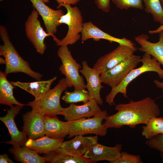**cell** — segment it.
Instances as JSON below:
<instances>
[{"label": "cell", "mask_w": 163, "mask_h": 163, "mask_svg": "<svg viewBox=\"0 0 163 163\" xmlns=\"http://www.w3.org/2000/svg\"><path fill=\"white\" fill-rule=\"evenodd\" d=\"M115 110L117 112L107 116L103 123L107 129H119L124 126L134 128L138 125L146 124L151 119L158 117L160 114L158 106L150 97L138 101L131 100L128 103L117 104Z\"/></svg>", "instance_id": "cell-1"}, {"label": "cell", "mask_w": 163, "mask_h": 163, "mask_svg": "<svg viewBox=\"0 0 163 163\" xmlns=\"http://www.w3.org/2000/svg\"><path fill=\"white\" fill-rule=\"evenodd\" d=\"M0 36L3 42L0 46V55L5 60V74L21 72L40 80L43 75L32 70L28 62L20 56L10 40L6 28L2 25L0 26Z\"/></svg>", "instance_id": "cell-2"}, {"label": "cell", "mask_w": 163, "mask_h": 163, "mask_svg": "<svg viewBox=\"0 0 163 163\" xmlns=\"http://www.w3.org/2000/svg\"><path fill=\"white\" fill-rule=\"evenodd\" d=\"M141 62L142 65L140 67L132 70L117 86L111 88L109 93L105 97V101L110 106L114 104V99L119 93L127 98V87L129 84L133 79L143 73L153 72H156L159 77L163 79V70L161 68L160 64L150 54L145 53L142 56Z\"/></svg>", "instance_id": "cell-3"}, {"label": "cell", "mask_w": 163, "mask_h": 163, "mask_svg": "<svg viewBox=\"0 0 163 163\" xmlns=\"http://www.w3.org/2000/svg\"><path fill=\"white\" fill-rule=\"evenodd\" d=\"M68 87L65 78L61 79L52 89H50L41 97L28 102L26 105L30 107L45 116L59 115L62 107L60 103L62 94Z\"/></svg>", "instance_id": "cell-4"}, {"label": "cell", "mask_w": 163, "mask_h": 163, "mask_svg": "<svg viewBox=\"0 0 163 163\" xmlns=\"http://www.w3.org/2000/svg\"><path fill=\"white\" fill-rule=\"evenodd\" d=\"M61 7L65 8L67 13L61 17L58 22L61 24H66L68 29L66 36L61 40L59 39L56 43L59 46H67L75 44L81 38L80 33L82 31L84 23L82 13L77 7L62 4L58 5L57 8H59Z\"/></svg>", "instance_id": "cell-5"}, {"label": "cell", "mask_w": 163, "mask_h": 163, "mask_svg": "<svg viewBox=\"0 0 163 163\" xmlns=\"http://www.w3.org/2000/svg\"><path fill=\"white\" fill-rule=\"evenodd\" d=\"M108 115L106 110H102L92 118L83 117L74 121H66L68 138L87 134L105 136L107 129L104 126L102 122Z\"/></svg>", "instance_id": "cell-6"}, {"label": "cell", "mask_w": 163, "mask_h": 163, "mask_svg": "<svg viewBox=\"0 0 163 163\" xmlns=\"http://www.w3.org/2000/svg\"><path fill=\"white\" fill-rule=\"evenodd\" d=\"M57 55L62 64L59 70L65 76L68 87H74L75 90L85 89L84 79L79 73L81 65L73 58L67 46H60Z\"/></svg>", "instance_id": "cell-7"}, {"label": "cell", "mask_w": 163, "mask_h": 163, "mask_svg": "<svg viewBox=\"0 0 163 163\" xmlns=\"http://www.w3.org/2000/svg\"><path fill=\"white\" fill-rule=\"evenodd\" d=\"M39 14L37 11L34 8L25 22V30L27 38L34 46L37 52L43 55L46 49L44 40L46 38L51 36L42 27L38 19Z\"/></svg>", "instance_id": "cell-8"}, {"label": "cell", "mask_w": 163, "mask_h": 163, "mask_svg": "<svg viewBox=\"0 0 163 163\" xmlns=\"http://www.w3.org/2000/svg\"><path fill=\"white\" fill-rule=\"evenodd\" d=\"M141 59L140 56L133 55L106 72L100 75L101 82L108 85L111 88L117 86L141 62Z\"/></svg>", "instance_id": "cell-9"}, {"label": "cell", "mask_w": 163, "mask_h": 163, "mask_svg": "<svg viewBox=\"0 0 163 163\" xmlns=\"http://www.w3.org/2000/svg\"><path fill=\"white\" fill-rule=\"evenodd\" d=\"M136 51L128 46L119 44L113 50L100 57L92 68L101 75L131 56Z\"/></svg>", "instance_id": "cell-10"}, {"label": "cell", "mask_w": 163, "mask_h": 163, "mask_svg": "<svg viewBox=\"0 0 163 163\" xmlns=\"http://www.w3.org/2000/svg\"><path fill=\"white\" fill-rule=\"evenodd\" d=\"M34 8L38 12L43 21L46 32L55 42L59 39L54 35L57 27L61 25L58 21L65 14L61 9L54 10L46 5L42 0H30Z\"/></svg>", "instance_id": "cell-11"}, {"label": "cell", "mask_w": 163, "mask_h": 163, "mask_svg": "<svg viewBox=\"0 0 163 163\" xmlns=\"http://www.w3.org/2000/svg\"><path fill=\"white\" fill-rule=\"evenodd\" d=\"M24 106L15 105L7 109V113L4 116L0 117V120L7 128L11 137L9 141L3 142L14 146H23L28 139L26 133L23 130L20 131L14 121V118Z\"/></svg>", "instance_id": "cell-12"}, {"label": "cell", "mask_w": 163, "mask_h": 163, "mask_svg": "<svg viewBox=\"0 0 163 163\" xmlns=\"http://www.w3.org/2000/svg\"><path fill=\"white\" fill-rule=\"evenodd\" d=\"M102 110L94 99H91L83 104L78 105L74 103L62 108L59 115L63 116L67 121L75 120L83 117H90L100 113Z\"/></svg>", "instance_id": "cell-13"}, {"label": "cell", "mask_w": 163, "mask_h": 163, "mask_svg": "<svg viewBox=\"0 0 163 163\" xmlns=\"http://www.w3.org/2000/svg\"><path fill=\"white\" fill-rule=\"evenodd\" d=\"M91 38L97 41H99L101 39H104L111 43L114 42L119 44L128 46L136 51L137 50L135 44L126 38L123 37L119 38L113 37L102 31L91 21L84 22L81 33V40L84 42Z\"/></svg>", "instance_id": "cell-14"}, {"label": "cell", "mask_w": 163, "mask_h": 163, "mask_svg": "<svg viewBox=\"0 0 163 163\" xmlns=\"http://www.w3.org/2000/svg\"><path fill=\"white\" fill-rule=\"evenodd\" d=\"M44 115L35 110L24 114L23 116V130L29 139H35L45 135Z\"/></svg>", "instance_id": "cell-15"}, {"label": "cell", "mask_w": 163, "mask_h": 163, "mask_svg": "<svg viewBox=\"0 0 163 163\" xmlns=\"http://www.w3.org/2000/svg\"><path fill=\"white\" fill-rule=\"evenodd\" d=\"M122 146L118 144L114 147H108L97 142L90 148L83 157L94 163L105 160L113 163L120 157Z\"/></svg>", "instance_id": "cell-16"}, {"label": "cell", "mask_w": 163, "mask_h": 163, "mask_svg": "<svg viewBox=\"0 0 163 163\" xmlns=\"http://www.w3.org/2000/svg\"><path fill=\"white\" fill-rule=\"evenodd\" d=\"M82 68L79 72L85 78L87 83L85 88L88 92L91 99H94L98 105H102L103 101L101 97L100 91L104 86L101 85L100 74L93 68H90L87 62L82 63Z\"/></svg>", "instance_id": "cell-17"}, {"label": "cell", "mask_w": 163, "mask_h": 163, "mask_svg": "<svg viewBox=\"0 0 163 163\" xmlns=\"http://www.w3.org/2000/svg\"><path fill=\"white\" fill-rule=\"evenodd\" d=\"M98 140L97 135L87 136L77 135L71 140L63 142L60 147L68 153L82 157L91 147L98 142Z\"/></svg>", "instance_id": "cell-18"}, {"label": "cell", "mask_w": 163, "mask_h": 163, "mask_svg": "<svg viewBox=\"0 0 163 163\" xmlns=\"http://www.w3.org/2000/svg\"><path fill=\"white\" fill-rule=\"evenodd\" d=\"M159 41L154 43L148 41L149 36L142 34L135 37V40L140 46L139 51L148 53L155 58L163 68V29L159 31Z\"/></svg>", "instance_id": "cell-19"}, {"label": "cell", "mask_w": 163, "mask_h": 163, "mask_svg": "<svg viewBox=\"0 0 163 163\" xmlns=\"http://www.w3.org/2000/svg\"><path fill=\"white\" fill-rule=\"evenodd\" d=\"M64 140V138L53 139L45 135L35 139H29L25 146L38 154L46 155L59 147Z\"/></svg>", "instance_id": "cell-20"}, {"label": "cell", "mask_w": 163, "mask_h": 163, "mask_svg": "<svg viewBox=\"0 0 163 163\" xmlns=\"http://www.w3.org/2000/svg\"><path fill=\"white\" fill-rule=\"evenodd\" d=\"M57 78L55 76L46 81H37L30 82H24L19 81H10L14 86L18 87L28 92L35 97L39 98L47 92L50 89V86Z\"/></svg>", "instance_id": "cell-21"}, {"label": "cell", "mask_w": 163, "mask_h": 163, "mask_svg": "<svg viewBox=\"0 0 163 163\" xmlns=\"http://www.w3.org/2000/svg\"><path fill=\"white\" fill-rule=\"evenodd\" d=\"M45 135L52 138H64L68 135L66 122L59 120L56 116H45Z\"/></svg>", "instance_id": "cell-22"}, {"label": "cell", "mask_w": 163, "mask_h": 163, "mask_svg": "<svg viewBox=\"0 0 163 163\" xmlns=\"http://www.w3.org/2000/svg\"><path fill=\"white\" fill-rule=\"evenodd\" d=\"M46 162L50 163H93L83 156L74 155L65 152L60 147L43 156Z\"/></svg>", "instance_id": "cell-23"}, {"label": "cell", "mask_w": 163, "mask_h": 163, "mask_svg": "<svg viewBox=\"0 0 163 163\" xmlns=\"http://www.w3.org/2000/svg\"><path fill=\"white\" fill-rule=\"evenodd\" d=\"M7 75L2 71L0 72V104L11 107L14 105L22 106L26 105L18 102L13 94L15 88L7 79Z\"/></svg>", "instance_id": "cell-24"}, {"label": "cell", "mask_w": 163, "mask_h": 163, "mask_svg": "<svg viewBox=\"0 0 163 163\" xmlns=\"http://www.w3.org/2000/svg\"><path fill=\"white\" fill-rule=\"evenodd\" d=\"M9 152L13 155L14 158L22 163H44L46 162L43 157L40 156L35 151L25 146H14Z\"/></svg>", "instance_id": "cell-25"}, {"label": "cell", "mask_w": 163, "mask_h": 163, "mask_svg": "<svg viewBox=\"0 0 163 163\" xmlns=\"http://www.w3.org/2000/svg\"><path fill=\"white\" fill-rule=\"evenodd\" d=\"M142 128V135L147 139L161 133L163 131V117L152 118Z\"/></svg>", "instance_id": "cell-26"}, {"label": "cell", "mask_w": 163, "mask_h": 163, "mask_svg": "<svg viewBox=\"0 0 163 163\" xmlns=\"http://www.w3.org/2000/svg\"><path fill=\"white\" fill-rule=\"evenodd\" d=\"M144 10L150 14L154 21L159 23L163 28V9L160 0H143Z\"/></svg>", "instance_id": "cell-27"}, {"label": "cell", "mask_w": 163, "mask_h": 163, "mask_svg": "<svg viewBox=\"0 0 163 163\" xmlns=\"http://www.w3.org/2000/svg\"><path fill=\"white\" fill-rule=\"evenodd\" d=\"M66 104L82 102L85 103L88 101L91 97L88 91L85 89L75 90L72 92L66 91L62 98Z\"/></svg>", "instance_id": "cell-28"}, {"label": "cell", "mask_w": 163, "mask_h": 163, "mask_svg": "<svg viewBox=\"0 0 163 163\" xmlns=\"http://www.w3.org/2000/svg\"><path fill=\"white\" fill-rule=\"evenodd\" d=\"M117 7L121 10L130 8L143 10V0H111Z\"/></svg>", "instance_id": "cell-29"}, {"label": "cell", "mask_w": 163, "mask_h": 163, "mask_svg": "<svg viewBox=\"0 0 163 163\" xmlns=\"http://www.w3.org/2000/svg\"><path fill=\"white\" fill-rule=\"evenodd\" d=\"M139 155L129 154L126 152H121L120 157L113 163H142Z\"/></svg>", "instance_id": "cell-30"}, {"label": "cell", "mask_w": 163, "mask_h": 163, "mask_svg": "<svg viewBox=\"0 0 163 163\" xmlns=\"http://www.w3.org/2000/svg\"><path fill=\"white\" fill-rule=\"evenodd\" d=\"M145 143L150 148L160 152H163V134H159L151 139H147Z\"/></svg>", "instance_id": "cell-31"}, {"label": "cell", "mask_w": 163, "mask_h": 163, "mask_svg": "<svg viewBox=\"0 0 163 163\" xmlns=\"http://www.w3.org/2000/svg\"><path fill=\"white\" fill-rule=\"evenodd\" d=\"M110 0H95L94 3L98 8L105 13H108L110 11Z\"/></svg>", "instance_id": "cell-32"}, {"label": "cell", "mask_w": 163, "mask_h": 163, "mask_svg": "<svg viewBox=\"0 0 163 163\" xmlns=\"http://www.w3.org/2000/svg\"><path fill=\"white\" fill-rule=\"evenodd\" d=\"M45 3H48L50 0H42ZM58 5L62 4H67L70 5H75L79 2L80 0H55Z\"/></svg>", "instance_id": "cell-33"}, {"label": "cell", "mask_w": 163, "mask_h": 163, "mask_svg": "<svg viewBox=\"0 0 163 163\" xmlns=\"http://www.w3.org/2000/svg\"><path fill=\"white\" fill-rule=\"evenodd\" d=\"M0 163H13L14 162L6 154L0 155Z\"/></svg>", "instance_id": "cell-34"}, {"label": "cell", "mask_w": 163, "mask_h": 163, "mask_svg": "<svg viewBox=\"0 0 163 163\" xmlns=\"http://www.w3.org/2000/svg\"><path fill=\"white\" fill-rule=\"evenodd\" d=\"M154 82L158 88L163 89V80L162 82H160L155 80L154 81Z\"/></svg>", "instance_id": "cell-35"}, {"label": "cell", "mask_w": 163, "mask_h": 163, "mask_svg": "<svg viewBox=\"0 0 163 163\" xmlns=\"http://www.w3.org/2000/svg\"><path fill=\"white\" fill-rule=\"evenodd\" d=\"M0 64H5V59L2 58H0Z\"/></svg>", "instance_id": "cell-36"}, {"label": "cell", "mask_w": 163, "mask_h": 163, "mask_svg": "<svg viewBox=\"0 0 163 163\" xmlns=\"http://www.w3.org/2000/svg\"><path fill=\"white\" fill-rule=\"evenodd\" d=\"M161 157V158L162 161L163 163V152H160Z\"/></svg>", "instance_id": "cell-37"}, {"label": "cell", "mask_w": 163, "mask_h": 163, "mask_svg": "<svg viewBox=\"0 0 163 163\" xmlns=\"http://www.w3.org/2000/svg\"><path fill=\"white\" fill-rule=\"evenodd\" d=\"M161 4L162 6V8L163 9V0H160Z\"/></svg>", "instance_id": "cell-38"}, {"label": "cell", "mask_w": 163, "mask_h": 163, "mask_svg": "<svg viewBox=\"0 0 163 163\" xmlns=\"http://www.w3.org/2000/svg\"><path fill=\"white\" fill-rule=\"evenodd\" d=\"M2 0H0V1H2Z\"/></svg>", "instance_id": "cell-39"}, {"label": "cell", "mask_w": 163, "mask_h": 163, "mask_svg": "<svg viewBox=\"0 0 163 163\" xmlns=\"http://www.w3.org/2000/svg\"><path fill=\"white\" fill-rule=\"evenodd\" d=\"M162 133H163V132H162Z\"/></svg>", "instance_id": "cell-40"}, {"label": "cell", "mask_w": 163, "mask_h": 163, "mask_svg": "<svg viewBox=\"0 0 163 163\" xmlns=\"http://www.w3.org/2000/svg\"><path fill=\"white\" fill-rule=\"evenodd\" d=\"M162 90V92H163V90Z\"/></svg>", "instance_id": "cell-41"}]
</instances>
